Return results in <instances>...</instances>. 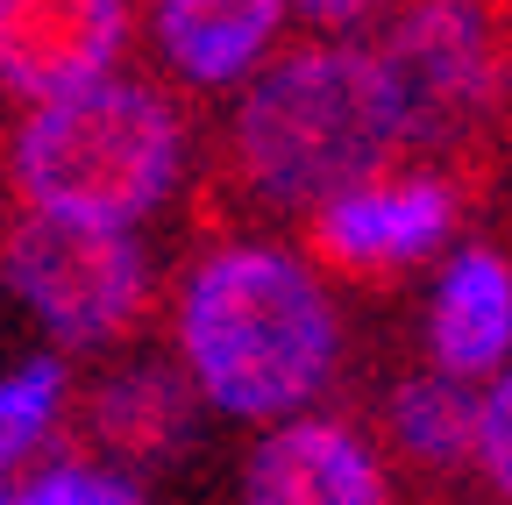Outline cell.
I'll list each match as a JSON object with an SVG mask.
<instances>
[{
  "instance_id": "obj_10",
  "label": "cell",
  "mask_w": 512,
  "mask_h": 505,
  "mask_svg": "<svg viewBox=\"0 0 512 505\" xmlns=\"http://www.w3.org/2000/svg\"><path fill=\"white\" fill-rule=\"evenodd\" d=\"M64 420H72L79 456H107V463L143 470V463H164L185 449L192 385L171 363H128V370H107L79 406H64Z\"/></svg>"
},
{
  "instance_id": "obj_8",
  "label": "cell",
  "mask_w": 512,
  "mask_h": 505,
  "mask_svg": "<svg viewBox=\"0 0 512 505\" xmlns=\"http://www.w3.org/2000/svg\"><path fill=\"white\" fill-rule=\"evenodd\" d=\"M242 505H392L370 441L349 420H306L292 413L249 449Z\"/></svg>"
},
{
  "instance_id": "obj_13",
  "label": "cell",
  "mask_w": 512,
  "mask_h": 505,
  "mask_svg": "<svg viewBox=\"0 0 512 505\" xmlns=\"http://www.w3.org/2000/svg\"><path fill=\"white\" fill-rule=\"evenodd\" d=\"M64 406H72V377H64L57 356H29L0 377V470L36 456L64 427Z\"/></svg>"
},
{
  "instance_id": "obj_16",
  "label": "cell",
  "mask_w": 512,
  "mask_h": 505,
  "mask_svg": "<svg viewBox=\"0 0 512 505\" xmlns=\"http://www.w3.org/2000/svg\"><path fill=\"white\" fill-rule=\"evenodd\" d=\"M292 8H299V22L320 29V43H349L377 15V0H292Z\"/></svg>"
},
{
  "instance_id": "obj_14",
  "label": "cell",
  "mask_w": 512,
  "mask_h": 505,
  "mask_svg": "<svg viewBox=\"0 0 512 505\" xmlns=\"http://www.w3.org/2000/svg\"><path fill=\"white\" fill-rule=\"evenodd\" d=\"M0 505H143V491H136V477L100 470V463H50Z\"/></svg>"
},
{
  "instance_id": "obj_7",
  "label": "cell",
  "mask_w": 512,
  "mask_h": 505,
  "mask_svg": "<svg viewBox=\"0 0 512 505\" xmlns=\"http://www.w3.org/2000/svg\"><path fill=\"white\" fill-rule=\"evenodd\" d=\"M136 8L128 0H0V93L8 100H64L114 79Z\"/></svg>"
},
{
  "instance_id": "obj_15",
  "label": "cell",
  "mask_w": 512,
  "mask_h": 505,
  "mask_svg": "<svg viewBox=\"0 0 512 505\" xmlns=\"http://www.w3.org/2000/svg\"><path fill=\"white\" fill-rule=\"evenodd\" d=\"M470 463H477V470L491 477V491L512 505V370L477 399V449H470Z\"/></svg>"
},
{
  "instance_id": "obj_11",
  "label": "cell",
  "mask_w": 512,
  "mask_h": 505,
  "mask_svg": "<svg viewBox=\"0 0 512 505\" xmlns=\"http://www.w3.org/2000/svg\"><path fill=\"white\" fill-rule=\"evenodd\" d=\"M427 349L441 377H484L512 356V264L498 249H463L448 257L434 306H427Z\"/></svg>"
},
{
  "instance_id": "obj_9",
  "label": "cell",
  "mask_w": 512,
  "mask_h": 505,
  "mask_svg": "<svg viewBox=\"0 0 512 505\" xmlns=\"http://www.w3.org/2000/svg\"><path fill=\"white\" fill-rule=\"evenodd\" d=\"M292 15V0H150V50L178 86H242L264 72V57Z\"/></svg>"
},
{
  "instance_id": "obj_5",
  "label": "cell",
  "mask_w": 512,
  "mask_h": 505,
  "mask_svg": "<svg viewBox=\"0 0 512 505\" xmlns=\"http://www.w3.org/2000/svg\"><path fill=\"white\" fill-rule=\"evenodd\" d=\"M377 57L406 93L413 143H470L477 121L512 100L505 0H406Z\"/></svg>"
},
{
  "instance_id": "obj_1",
  "label": "cell",
  "mask_w": 512,
  "mask_h": 505,
  "mask_svg": "<svg viewBox=\"0 0 512 505\" xmlns=\"http://www.w3.org/2000/svg\"><path fill=\"white\" fill-rule=\"evenodd\" d=\"M413 114L384 57L363 43H306L256 72L228 114L221 178L264 214H313L363 178L399 171Z\"/></svg>"
},
{
  "instance_id": "obj_4",
  "label": "cell",
  "mask_w": 512,
  "mask_h": 505,
  "mask_svg": "<svg viewBox=\"0 0 512 505\" xmlns=\"http://www.w3.org/2000/svg\"><path fill=\"white\" fill-rule=\"evenodd\" d=\"M0 278L64 349H107L150 321V257L128 228L22 214L0 221Z\"/></svg>"
},
{
  "instance_id": "obj_6",
  "label": "cell",
  "mask_w": 512,
  "mask_h": 505,
  "mask_svg": "<svg viewBox=\"0 0 512 505\" xmlns=\"http://www.w3.org/2000/svg\"><path fill=\"white\" fill-rule=\"evenodd\" d=\"M463 185L448 171H384L306 214V264L349 285H399L456 235Z\"/></svg>"
},
{
  "instance_id": "obj_2",
  "label": "cell",
  "mask_w": 512,
  "mask_h": 505,
  "mask_svg": "<svg viewBox=\"0 0 512 505\" xmlns=\"http://www.w3.org/2000/svg\"><path fill=\"white\" fill-rule=\"evenodd\" d=\"M171 342L192 399L228 420H292L328 392L342 321L320 271L271 242H214L185 264L171 299Z\"/></svg>"
},
{
  "instance_id": "obj_3",
  "label": "cell",
  "mask_w": 512,
  "mask_h": 505,
  "mask_svg": "<svg viewBox=\"0 0 512 505\" xmlns=\"http://www.w3.org/2000/svg\"><path fill=\"white\" fill-rule=\"evenodd\" d=\"M185 178V114L157 79H100L29 107L0 143V185L22 214L136 228Z\"/></svg>"
},
{
  "instance_id": "obj_12",
  "label": "cell",
  "mask_w": 512,
  "mask_h": 505,
  "mask_svg": "<svg viewBox=\"0 0 512 505\" xmlns=\"http://www.w3.org/2000/svg\"><path fill=\"white\" fill-rule=\"evenodd\" d=\"M384 434L406 470H463L477 449V399L463 377H399L384 399Z\"/></svg>"
}]
</instances>
